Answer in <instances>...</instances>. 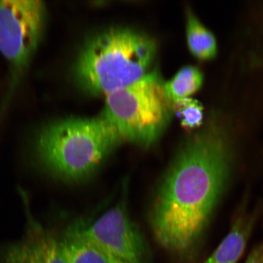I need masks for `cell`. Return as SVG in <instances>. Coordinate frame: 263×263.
Here are the masks:
<instances>
[{"label":"cell","instance_id":"9","mask_svg":"<svg viewBox=\"0 0 263 263\" xmlns=\"http://www.w3.org/2000/svg\"><path fill=\"white\" fill-rule=\"evenodd\" d=\"M253 221L249 216H239L228 236L204 263H237L244 253Z\"/></svg>","mask_w":263,"mask_h":263},{"label":"cell","instance_id":"13","mask_svg":"<svg viewBox=\"0 0 263 263\" xmlns=\"http://www.w3.org/2000/svg\"><path fill=\"white\" fill-rule=\"evenodd\" d=\"M246 263H263V245H259L253 250Z\"/></svg>","mask_w":263,"mask_h":263},{"label":"cell","instance_id":"12","mask_svg":"<svg viewBox=\"0 0 263 263\" xmlns=\"http://www.w3.org/2000/svg\"><path fill=\"white\" fill-rule=\"evenodd\" d=\"M173 113L180 120L181 126L186 130L198 129L203 122V107L199 101L186 98L172 103Z\"/></svg>","mask_w":263,"mask_h":263},{"label":"cell","instance_id":"4","mask_svg":"<svg viewBox=\"0 0 263 263\" xmlns=\"http://www.w3.org/2000/svg\"><path fill=\"white\" fill-rule=\"evenodd\" d=\"M156 70L106 95L101 115L123 141L148 147L159 139L173 116L172 103Z\"/></svg>","mask_w":263,"mask_h":263},{"label":"cell","instance_id":"8","mask_svg":"<svg viewBox=\"0 0 263 263\" xmlns=\"http://www.w3.org/2000/svg\"><path fill=\"white\" fill-rule=\"evenodd\" d=\"M59 242L68 263H124L87 238L78 224L69 229Z\"/></svg>","mask_w":263,"mask_h":263},{"label":"cell","instance_id":"6","mask_svg":"<svg viewBox=\"0 0 263 263\" xmlns=\"http://www.w3.org/2000/svg\"><path fill=\"white\" fill-rule=\"evenodd\" d=\"M82 233L124 263H144L142 237L123 204L113 207L91 224H78Z\"/></svg>","mask_w":263,"mask_h":263},{"label":"cell","instance_id":"1","mask_svg":"<svg viewBox=\"0 0 263 263\" xmlns=\"http://www.w3.org/2000/svg\"><path fill=\"white\" fill-rule=\"evenodd\" d=\"M230 137L221 115L213 112L167 171L151 213L154 236L164 249L185 251L202 234L228 180Z\"/></svg>","mask_w":263,"mask_h":263},{"label":"cell","instance_id":"11","mask_svg":"<svg viewBox=\"0 0 263 263\" xmlns=\"http://www.w3.org/2000/svg\"><path fill=\"white\" fill-rule=\"evenodd\" d=\"M203 74L198 68L185 66L172 80L164 82V90L168 100L173 102L190 98L202 87Z\"/></svg>","mask_w":263,"mask_h":263},{"label":"cell","instance_id":"7","mask_svg":"<svg viewBox=\"0 0 263 263\" xmlns=\"http://www.w3.org/2000/svg\"><path fill=\"white\" fill-rule=\"evenodd\" d=\"M2 263H68L59 240L34 225L24 239L9 246L3 253Z\"/></svg>","mask_w":263,"mask_h":263},{"label":"cell","instance_id":"3","mask_svg":"<svg viewBox=\"0 0 263 263\" xmlns=\"http://www.w3.org/2000/svg\"><path fill=\"white\" fill-rule=\"evenodd\" d=\"M123 141L101 116L68 118L43 127L36 136L34 154L51 175L77 181L91 175Z\"/></svg>","mask_w":263,"mask_h":263},{"label":"cell","instance_id":"2","mask_svg":"<svg viewBox=\"0 0 263 263\" xmlns=\"http://www.w3.org/2000/svg\"><path fill=\"white\" fill-rule=\"evenodd\" d=\"M157 45L149 36L127 28H111L85 42L75 62L78 83L92 95H107L149 73Z\"/></svg>","mask_w":263,"mask_h":263},{"label":"cell","instance_id":"10","mask_svg":"<svg viewBox=\"0 0 263 263\" xmlns=\"http://www.w3.org/2000/svg\"><path fill=\"white\" fill-rule=\"evenodd\" d=\"M186 35L191 53L196 59L206 61L216 57L218 45L215 35L190 9L186 12Z\"/></svg>","mask_w":263,"mask_h":263},{"label":"cell","instance_id":"5","mask_svg":"<svg viewBox=\"0 0 263 263\" xmlns=\"http://www.w3.org/2000/svg\"><path fill=\"white\" fill-rule=\"evenodd\" d=\"M46 7L38 0H0V52L16 72L31 60L40 44Z\"/></svg>","mask_w":263,"mask_h":263}]
</instances>
